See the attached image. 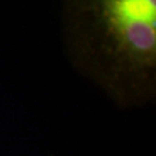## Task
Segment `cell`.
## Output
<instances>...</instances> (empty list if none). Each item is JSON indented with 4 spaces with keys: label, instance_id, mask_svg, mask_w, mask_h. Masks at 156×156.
<instances>
[{
    "label": "cell",
    "instance_id": "cell-1",
    "mask_svg": "<svg viewBox=\"0 0 156 156\" xmlns=\"http://www.w3.org/2000/svg\"><path fill=\"white\" fill-rule=\"evenodd\" d=\"M69 43L115 81L144 82L156 65V0H65Z\"/></svg>",
    "mask_w": 156,
    "mask_h": 156
}]
</instances>
